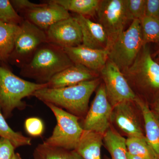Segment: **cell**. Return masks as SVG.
I'll use <instances>...</instances> for the list:
<instances>
[{
	"label": "cell",
	"mask_w": 159,
	"mask_h": 159,
	"mask_svg": "<svg viewBox=\"0 0 159 159\" xmlns=\"http://www.w3.org/2000/svg\"><path fill=\"white\" fill-rule=\"evenodd\" d=\"M100 78L88 80L76 85L58 89L45 88L34 92L32 97L44 103H50L77 116L86 115L90 98L99 86Z\"/></svg>",
	"instance_id": "1"
},
{
	"label": "cell",
	"mask_w": 159,
	"mask_h": 159,
	"mask_svg": "<svg viewBox=\"0 0 159 159\" xmlns=\"http://www.w3.org/2000/svg\"><path fill=\"white\" fill-rule=\"evenodd\" d=\"M74 64L64 50L51 43L42 44L29 62L20 68V74L46 84L54 75Z\"/></svg>",
	"instance_id": "2"
},
{
	"label": "cell",
	"mask_w": 159,
	"mask_h": 159,
	"mask_svg": "<svg viewBox=\"0 0 159 159\" xmlns=\"http://www.w3.org/2000/svg\"><path fill=\"white\" fill-rule=\"evenodd\" d=\"M45 88H48L47 83L25 80L15 75L9 69L0 66V106L6 117L10 116L15 109L25 108L26 104L23 99Z\"/></svg>",
	"instance_id": "3"
},
{
	"label": "cell",
	"mask_w": 159,
	"mask_h": 159,
	"mask_svg": "<svg viewBox=\"0 0 159 159\" xmlns=\"http://www.w3.org/2000/svg\"><path fill=\"white\" fill-rule=\"evenodd\" d=\"M57 120L52 134L43 142L54 147L75 150L84 129L79 122V118L50 103H45Z\"/></svg>",
	"instance_id": "4"
},
{
	"label": "cell",
	"mask_w": 159,
	"mask_h": 159,
	"mask_svg": "<svg viewBox=\"0 0 159 159\" xmlns=\"http://www.w3.org/2000/svg\"><path fill=\"white\" fill-rule=\"evenodd\" d=\"M142 46L140 20H134L109 49L108 59L123 72L133 63Z\"/></svg>",
	"instance_id": "5"
},
{
	"label": "cell",
	"mask_w": 159,
	"mask_h": 159,
	"mask_svg": "<svg viewBox=\"0 0 159 159\" xmlns=\"http://www.w3.org/2000/svg\"><path fill=\"white\" fill-rule=\"evenodd\" d=\"M46 42L48 39L45 31L25 20L20 25L9 60L21 68L30 61L40 46Z\"/></svg>",
	"instance_id": "6"
},
{
	"label": "cell",
	"mask_w": 159,
	"mask_h": 159,
	"mask_svg": "<svg viewBox=\"0 0 159 159\" xmlns=\"http://www.w3.org/2000/svg\"><path fill=\"white\" fill-rule=\"evenodd\" d=\"M122 72L126 79L135 81L142 88L159 91V64L152 58L148 45L142 46L133 63Z\"/></svg>",
	"instance_id": "7"
},
{
	"label": "cell",
	"mask_w": 159,
	"mask_h": 159,
	"mask_svg": "<svg viewBox=\"0 0 159 159\" xmlns=\"http://www.w3.org/2000/svg\"><path fill=\"white\" fill-rule=\"evenodd\" d=\"M97 15L98 23L107 34L108 51L129 21L125 0H100Z\"/></svg>",
	"instance_id": "8"
},
{
	"label": "cell",
	"mask_w": 159,
	"mask_h": 159,
	"mask_svg": "<svg viewBox=\"0 0 159 159\" xmlns=\"http://www.w3.org/2000/svg\"><path fill=\"white\" fill-rule=\"evenodd\" d=\"M99 75L103 80L107 96L113 107L120 102L134 101L136 95L124 74L114 63L108 59Z\"/></svg>",
	"instance_id": "9"
},
{
	"label": "cell",
	"mask_w": 159,
	"mask_h": 159,
	"mask_svg": "<svg viewBox=\"0 0 159 159\" xmlns=\"http://www.w3.org/2000/svg\"><path fill=\"white\" fill-rule=\"evenodd\" d=\"M112 111L113 107L107 98L104 84H101L84 120V130L104 135L109 128Z\"/></svg>",
	"instance_id": "10"
},
{
	"label": "cell",
	"mask_w": 159,
	"mask_h": 159,
	"mask_svg": "<svg viewBox=\"0 0 159 159\" xmlns=\"http://www.w3.org/2000/svg\"><path fill=\"white\" fill-rule=\"evenodd\" d=\"M48 42L65 49L80 45L82 34L79 23L70 16L51 26L46 31Z\"/></svg>",
	"instance_id": "11"
},
{
	"label": "cell",
	"mask_w": 159,
	"mask_h": 159,
	"mask_svg": "<svg viewBox=\"0 0 159 159\" xmlns=\"http://www.w3.org/2000/svg\"><path fill=\"white\" fill-rule=\"evenodd\" d=\"M23 13L25 20L45 32L54 24L71 16L69 11L53 0L28 9Z\"/></svg>",
	"instance_id": "12"
},
{
	"label": "cell",
	"mask_w": 159,
	"mask_h": 159,
	"mask_svg": "<svg viewBox=\"0 0 159 159\" xmlns=\"http://www.w3.org/2000/svg\"><path fill=\"white\" fill-rule=\"evenodd\" d=\"M74 64L84 66L99 73L108 60V51L97 50L80 45L64 49Z\"/></svg>",
	"instance_id": "13"
},
{
	"label": "cell",
	"mask_w": 159,
	"mask_h": 159,
	"mask_svg": "<svg viewBox=\"0 0 159 159\" xmlns=\"http://www.w3.org/2000/svg\"><path fill=\"white\" fill-rule=\"evenodd\" d=\"M99 75V73L84 66L74 64L54 75L47 84L48 88H61L96 79Z\"/></svg>",
	"instance_id": "14"
},
{
	"label": "cell",
	"mask_w": 159,
	"mask_h": 159,
	"mask_svg": "<svg viewBox=\"0 0 159 159\" xmlns=\"http://www.w3.org/2000/svg\"><path fill=\"white\" fill-rule=\"evenodd\" d=\"M74 17L81 29L82 44L92 49L108 51V38L100 24L79 15H77Z\"/></svg>",
	"instance_id": "15"
},
{
	"label": "cell",
	"mask_w": 159,
	"mask_h": 159,
	"mask_svg": "<svg viewBox=\"0 0 159 159\" xmlns=\"http://www.w3.org/2000/svg\"><path fill=\"white\" fill-rule=\"evenodd\" d=\"M131 102H120L114 106L111 120H114L118 127L128 135V138H144L145 137Z\"/></svg>",
	"instance_id": "16"
},
{
	"label": "cell",
	"mask_w": 159,
	"mask_h": 159,
	"mask_svg": "<svg viewBox=\"0 0 159 159\" xmlns=\"http://www.w3.org/2000/svg\"><path fill=\"white\" fill-rule=\"evenodd\" d=\"M141 110L144 123L145 139L159 159V120L142 99L137 97L134 100Z\"/></svg>",
	"instance_id": "17"
},
{
	"label": "cell",
	"mask_w": 159,
	"mask_h": 159,
	"mask_svg": "<svg viewBox=\"0 0 159 159\" xmlns=\"http://www.w3.org/2000/svg\"><path fill=\"white\" fill-rule=\"evenodd\" d=\"M103 135L84 130L76 150L83 159H101Z\"/></svg>",
	"instance_id": "18"
},
{
	"label": "cell",
	"mask_w": 159,
	"mask_h": 159,
	"mask_svg": "<svg viewBox=\"0 0 159 159\" xmlns=\"http://www.w3.org/2000/svg\"><path fill=\"white\" fill-rule=\"evenodd\" d=\"M20 26L0 22V62L9 60Z\"/></svg>",
	"instance_id": "19"
},
{
	"label": "cell",
	"mask_w": 159,
	"mask_h": 159,
	"mask_svg": "<svg viewBox=\"0 0 159 159\" xmlns=\"http://www.w3.org/2000/svg\"><path fill=\"white\" fill-rule=\"evenodd\" d=\"M103 142L111 157L105 159H128L126 139L116 131L109 128L103 135Z\"/></svg>",
	"instance_id": "20"
},
{
	"label": "cell",
	"mask_w": 159,
	"mask_h": 159,
	"mask_svg": "<svg viewBox=\"0 0 159 159\" xmlns=\"http://www.w3.org/2000/svg\"><path fill=\"white\" fill-rule=\"evenodd\" d=\"M33 156V159H83L76 150L50 146L44 143L37 145Z\"/></svg>",
	"instance_id": "21"
},
{
	"label": "cell",
	"mask_w": 159,
	"mask_h": 159,
	"mask_svg": "<svg viewBox=\"0 0 159 159\" xmlns=\"http://www.w3.org/2000/svg\"><path fill=\"white\" fill-rule=\"evenodd\" d=\"M68 11L77 15L93 16L97 14L100 0H53Z\"/></svg>",
	"instance_id": "22"
},
{
	"label": "cell",
	"mask_w": 159,
	"mask_h": 159,
	"mask_svg": "<svg viewBox=\"0 0 159 159\" xmlns=\"http://www.w3.org/2000/svg\"><path fill=\"white\" fill-rule=\"evenodd\" d=\"M128 152L143 159H158L157 155L144 138H128L126 139Z\"/></svg>",
	"instance_id": "23"
},
{
	"label": "cell",
	"mask_w": 159,
	"mask_h": 159,
	"mask_svg": "<svg viewBox=\"0 0 159 159\" xmlns=\"http://www.w3.org/2000/svg\"><path fill=\"white\" fill-rule=\"evenodd\" d=\"M0 106V137L8 139L15 148L31 145V139L23 135L22 134L13 130L8 125L2 113Z\"/></svg>",
	"instance_id": "24"
},
{
	"label": "cell",
	"mask_w": 159,
	"mask_h": 159,
	"mask_svg": "<svg viewBox=\"0 0 159 159\" xmlns=\"http://www.w3.org/2000/svg\"><path fill=\"white\" fill-rule=\"evenodd\" d=\"M140 22L143 46L159 43V20L144 16Z\"/></svg>",
	"instance_id": "25"
},
{
	"label": "cell",
	"mask_w": 159,
	"mask_h": 159,
	"mask_svg": "<svg viewBox=\"0 0 159 159\" xmlns=\"http://www.w3.org/2000/svg\"><path fill=\"white\" fill-rule=\"evenodd\" d=\"M24 18L18 14L9 0H0V22L20 26Z\"/></svg>",
	"instance_id": "26"
},
{
	"label": "cell",
	"mask_w": 159,
	"mask_h": 159,
	"mask_svg": "<svg viewBox=\"0 0 159 159\" xmlns=\"http://www.w3.org/2000/svg\"><path fill=\"white\" fill-rule=\"evenodd\" d=\"M146 0H125L129 20H140L145 16Z\"/></svg>",
	"instance_id": "27"
},
{
	"label": "cell",
	"mask_w": 159,
	"mask_h": 159,
	"mask_svg": "<svg viewBox=\"0 0 159 159\" xmlns=\"http://www.w3.org/2000/svg\"><path fill=\"white\" fill-rule=\"evenodd\" d=\"M25 127L26 132L32 137L40 136L43 132V123L41 119L36 117H31L26 119Z\"/></svg>",
	"instance_id": "28"
},
{
	"label": "cell",
	"mask_w": 159,
	"mask_h": 159,
	"mask_svg": "<svg viewBox=\"0 0 159 159\" xmlns=\"http://www.w3.org/2000/svg\"><path fill=\"white\" fill-rule=\"evenodd\" d=\"M14 146L9 140L0 138V159H10L14 155Z\"/></svg>",
	"instance_id": "29"
},
{
	"label": "cell",
	"mask_w": 159,
	"mask_h": 159,
	"mask_svg": "<svg viewBox=\"0 0 159 159\" xmlns=\"http://www.w3.org/2000/svg\"><path fill=\"white\" fill-rule=\"evenodd\" d=\"M145 16L159 20V0H146Z\"/></svg>",
	"instance_id": "30"
},
{
	"label": "cell",
	"mask_w": 159,
	"mask_h": 159,
	"mask_svg": "<svg viewBox=\"0 0 159 159\" xmlns=\"http://www.w3.org/2000/svg\"><path fill=\"white\" fill-rule=\"evenodd\" d=\"M11 5L16 11L24 12L31 8L39 6L42 4H36L28 0H11L10 1Z\"/></svg>",
	"instance_id": "31"
},
{
	"label": "cell",
	"mask_w": 159,
	"mask_h": 159,
	"mask_svg": "<svg viewBox=\"0 0 159 159\" xmlns=\"http://www.w3.org/2000/svg\"><path fill=\"white\" fill-rule=\"evenodd\" d=\"M155 110L156 111L157 113L159 116V97L157 99L155 105Z\"/></svg>",
	"instance_id": "32"
},
{
	"label": "cell",
	"mask_w": 159,
	"mask_h": 159,
	"mask_svg": "<svg viewBox=\"0 0 159 159\" xmlns=\"http://www.w3.org/2000/svg\"><path fill=\"white\" fill-rule=\"evenodd\" d=\"M127 157L128 159H143L142 158L139 157L135 156L132 155L128 152V154H127Z\"/></svg>",
	"instance_id": "33"
},
{
	"label": "cell",
	"mask_w": 159,
	"mask_h": 159,
	"mask_svg": "<svg viewBox=\"0 0 159 159\" xmlns=\"http://www.w3.org/2000/svg\"><path fill=\"white\" fill-rule=\"evenodd\" d=\"M10 159H22L20 155L18 153H15L14 154V155L13 157L11 158Z\"/></svg>",
	"instance_id": "34"
},
{
	"label": "cell",
	"mask_w": 159,
	"mask_h": 159,
	"mask_svg": "<svg viewBox=\"0 0 159 159\" xmlns=\"http://www.w3.org/2000/svg\"><path fill=\"white\" fill-rule=\"evenodd\" d=\"M159 55V49L158 50V51H157L156 53L155 54V55Z\"/></svg>",
	"instance_id": "35"
},
{
	"label": "cell",
	"mask_w": 159,
	"mask_h": 159,
	"mask_svg": "<svg viewBox=\"0 0 159 159\" xmlns=\"http://www.w3.org/2000/svg\"></svg>",
	"instance_id": "36"
}]
</instances>
